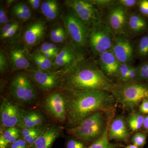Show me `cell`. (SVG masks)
<instances>
[{"label":"cell","mask_w":148,"mask_h":148,"mask_svg":"<svg viewBox=\"0 0 148 148\" xmlns=\"http://www.w3.org/2000/svg\"><path fill=\"white\" fill-rule=\"evenodd\" d=\"M27 145L24 139H18L12 144L10 148H27Z\"/></svg>","instance_id":"obj_43"},{"label":"cell","mask_w":148,"mask_h":148,"mask_svg":"<svg viewBox=\"0 0 148 148\" xmlns=\"http://www.w3.org/2000/svg\"><path fill=\"white\" fill-rule=\"evenodd\" d=\"M22 22L14 19L8 24L1 27L0 38L1 41L7 44L20 41L23 27Z\"/></svg>","instance_id":"obj_19"},{"label":"cell","mask_w":148,"mask_h":148,"mask_svg":"<svg viewBox=\"0 0 148 148\" xmlns=\"http://www.w3.org/2000/svg\"><path fill=\"white\" fill-rule=\"evenodd\" d=\"M145 117L142 114L138 112L130 114L127 119L130 129L132 132H136L140 129L143 126Z\"/></svg>","instance_id":"obj_29"},{"label":"cell","mask_w":148,"mask_h":148,"mask_svg":"<svg viewBox=\"0 0 148 148\" xmlns=\"http://www.w3.org/2000/svg\"><path fill=\"white\" fill-rule=\"evenodd\" d=\"M115 83L104 73L96 61L84 57L63 73L60 89L111 92Z\"/></svg>","instance_id":"obj_2"},{"label":"cell","mask_w":148,"mask_h":148,"mask_svg":"<svg viewBox=\"0 0 148 148\" xmlns=\"http://www.w3.org/2000/svg\"><path fill=\"white\" fill-rule=\"evenodd\" d=\"M40 9L42 13L48 21H56L61 15V5L58 1L56 0L43 1Z\"/></svg>","instance_id":"obj_23"},{"label":"cell","mask_w":148,"mask_h":148,"mask_svg":"<svg viewBox=\"0 0 148 148\" xmlns=\"http://www.w3.org/2000/svg\"><path fill=\"white\" fill-rule=\"evenodd\" d=\"M20 134V130L16 126L7 128L2 135L9 143L12 144L18 140Z\"/></svg>","instance_id":"obj_32"},{"label":"cell","mask_w":148,"mask_h":148,"mask_svg":"<svg viewBox=\"0 0 148 148\" xmlns=\"http://www.w3.org/2000/svg\"><path fill=\"white\" fill-rule=\"evenodd\" d=\"M61 17L70 41L85 55L88 49L87 38L90 28L70 10L62 14Z\"/></svg>","instance_id":"obj_7"},{"label":"cell","mask_w":148,"mask_h":148,"mask_svg":"<svg viewBox=\"0 0 148 148\" xmlns=\"http://www.w3.org/2000/svg\"><path fill=\"white\" fill-rule=\"evenodd\" d=\"M42 107L53 121L60 124L66 123L67 114L64 90L58 89L47 94L43 100Z\"/></svg>","instance_id":"obj_10"},{"label":"cell","mask_w":148,"mask_h":148,"mask_svg":"<svg viewBox=\"0 0 148 148\" xmlns=\"http://www.w3.org/2000/svg\"><path fill=\"white\" fill-rule=\"evenodd\" d=\"M147 138V136L145 133L139 132L135 133L132 136L131 140L133 145L139 148H142L146 144Z\"/></svg>","instance_id":"obj_34"},{"label":"cell","mask_w":148,"mask_h":148,"mask_svg":"<svg viewBox=\"0 0 148 148\" xmlns=\"http://www.w3.org/2000/svg\"><path fill=\"white\" fill-rule=\"evenodd\" d=\"M111 121L108 124L103 135L100 138H98V140L90 145L87 148H118L120 147V145L118 144L111 143L109 141L108 129Z\"/></svg>","instance_id":"obj_28"},{"label":"cell","mask_w":148,"mask_h":148,"mask_svg":"<svg viewBox=\"0 0 148 148\" xmlns=\"http://www.w3.org/2000/svg\"><path fill=\"white\" fill-rule=\"evenodd\" d=\"M128 127L127 121L123 117L119 116L112 120L109 126V141L128 142L130 138Z\"/></svg>","instance_id":"obj_18"},{"label":"cell","mask_w":148,"mask_h":148,"mask_svg":"<svg viewBox=\"0 0 148 148\" xmlns=\"http://www.w3.org/2000/svg\"><path fill=\"white\" fill-rule=\"evenodd\" d=\"M5 49L6 55L8 59L10 69L14 71H31L37 69L30 61L28 56L29 51L20 42L7 44Z\"/></svg>","instance_id":"obj_11"},{"label":"cell","mask_w":148,"mask_h":148,"mask_svg":"<svg viewBox=\"0 0 148 148\" xmlns=\"http://www.w3.org/2000/svg\"><path fill=\"white\" fill-rule=\"evenodd\" d=\"M137 81L143 82L148 80V60L137 66Z\"/></svg>","instance_id":"obj_33"},{"label":"cell","mask_w":148,"mask_h":148,"mask_svg":"<svg viewBox=\"0 0 148 148\" xmlns=\"http://www.w3.org/2000/svg\"><path fill=\"white\" fill-rule=\"evenodd\" d=\"M135 47L130 37L117 35L114 36L112 50L120 64H133Z\"/></svg>","instance_id":"obj_14"},{"label":"cell","mask_w":148,"mask_h":148,"mask_svg":"<svg viewBox=\"0 0 148 148\" xmlns=\"http://www.w3.org/2000/svg\"><path fill=\"white\" fill-rule=\"evenodd\" d=\"M27 72L42 93L48 94L61 88L63 76L62 72L45 71L38 69Z\"/></svg>","instance_id":"obj_12"},{"label":"cell","mask_w":148,"mask_h":148,"mask_svg":"<svg viewBox=\"0 0 148 148\" xmlns=\"http://www.w3.org/2000/svg\"><path fill=\"white\" fill-rule=\"evenodd\" d=\"M27 2L32 9L37 10L40 8L42 1L41 0H28Z\"/></svg>","instance_id":"obj_42"},{"label":"cell","mask_w":148,"mask_h":148,"mask_svg":"<svg viewBox=\"0 0 148 148\" xmlns=\"http://www.w3.org/2000/svg\"><path fill=\"white\" fill-rule=\"evenodd\" d=\"M106 11L103 20L114 36L123 35L130 37L128 29L130 10L119 4L116 0Z\"/></svg>","instance_id":"obj_9"},{"label":"cell","mask_w":148,"mask_h":148,"mask_svg":"<svg viewBox=\"0 0 148 148\" xmlns=\"http://www.w3.org/2000/svg\"><path fill=\"white\" fill-rule=\"evenodd\" d=\"M49 38L52 42L63 47L68 42V34L62 23L54 24L50 29L49 32Z\"/></svg>","instance_id":"obj_26"},{"label":"cell","mask_w":148,"mask_h":148,"mask_svg":"<svg viewBox=\"0 0 148 148\" xmlns=\"http://www.w3.org/2000/svg\"><path fill=\"white\" fill-rule=\"evenodd\" d=\"M111 93L116 104L127 110H134L148 98V85L138 81L116 82Z\"/></svg>","instance_id":"obj_4"},{"label":"cell","mask_w":148,"mask_h":148,"mask_svg":"<svg viewBox=\"0 0 148 148\" xmlns=\"http://www.w3.org/2000/svg\"><path fill=\"white\" fill-rule=\"evenodd\" d=\"M15 2H16V1H14V0H8V1H6V5L7 7H10L11 5H12Z\"/></svg>","instance_id":"obj_47"},{"label":"cell","mask_w":148,"mask_h":148,"mask_svg":"<svg viewBox=\"0 0 148 148\" xmlns=\"http://www.w3.org/2000/svg\"><path fill=\"white\" fill-rule=\"evenodd\" d=\"M45 127L43 126H36L29 128H24L22 129L21 133L22 136L24 137L29 135H34L39 132H42Z\"/></svg>","instance_id":"obj_38"},{"label":"cell","mask_w":148,"mask_h":148,"mask_svg":"<svg viewBox=\"0 0 148 148\" xmlns=\"http://www.w3.org/2000/svg\"><path fill=\"white\" fill-rule=\"evenodd\" d=\"M62 47L53 42H44L40 45L36 50L41 53L48 52L53 53L57 56L61 51Z\"/></svg>","instance_id":"obj_31"},{"label":"cell","mask_w":148,"mask_h":148,"mask_svg":"<svg viewBox=\"0 0 148 148\" xmlns=\"http://www.w3.org/2000/svg\"><path fill=\"white\" fill-rule=\"evenodd\" d=\"M28 56L30 61L37 69L45 71H54L53 63L45 57L42 53L36 50L33 52L29 51Z\"/></svg>","instance_id":"obj_25"},{"label":"cell","mask_w":148,"mask_h":148,"mask_svg":"<svg viewBox=\"0 0 148 148\" xmlns=\"http://www.w3.org/2000/svg\"><path fill=\"white\" fill-rule=\"evenodd\" d=\"M125 148H140L134 145H130L125 147Z\"/></svg>","instance_id":"obj_48"},{"label":"cell","mask_w":148,"mask_h":148,"mask_svg":"<svg viewBox=\"0 0 148 148\" xmlns=\"http://www.w3.org/2000/svg\"><path fill=\"white\" fill-rule=\"evenodd\" d=\"M14 19L21 22L29 21L33 16L32 8L26 2H16L10 7Z\"/></svg>","instance_id":"obj_22"},{"label":"cell","mask_w":148,"mask_h":148,"mask_svg":"<svg viewBox=\"0 0 148 148\" xmlns=\"http://www.w3.org/2000/svg\"><path fill=\"white\" fill-rule=\"evenodd\" d=\"M23 112L17 105L3 98L0 107L1 127H18L22 119Z\"/></svg>","instance_id":"obj_16"},{"label":"cell","mask_w":148,"mask_h":148,"mask_svg":"<svg viewBox=\"0 0 148 148\" xmlns=\"http://www.w3.org/2000/svg\"><path fill=\"white\" fill-rule=\"evenodd\" d=\"M114 36L110 29L103 20L90 28L87 46L93 57L112 50Z\"/></svg>","instance_id":"obj_6"},{"label":"cell","mask_w":148,"mask_h":148,"mask_svg":"<svg viewBox=\"0 0 148 148\" xmlns=\"http://www.w3.org/2000/svg\"><path fill=\"white\" fill-rule=\"evenodd\" d=\"M111 112H96L86 118L75 127L66 129L69 135L82 141L84 143L91 145L100 138L112 120Z\"/></svg>","instance_id":"obj_3"},{"label":"cell","mask_w":148,"mask_h":148,"mask_svg":"<svg viewBox=\"0 0 148 148\" xmlns=\"http://www.w3.org/2000/svg\"><path fill=\"white\" fill-rule=\"evenodd\" d=\"M37 87L28 73L19 72L13 76L9 86L11 97L16 103L32 104L37 98Z\"/></svg>","instance_id":"obj_5"},{"label":"cell","mask_w":148,"mask_h":148,"mask_svg":"<svg viewBox=\"0 0 148 148\" xmlns=\"http://www.w3.org/2000/svg\"><path fill=\"white\" fill-rule=\"evenodd\" d=\"M84 56L70 41H68L62 47L53 63L54 71L64 73L84 57Z\"/></svg>","instance_id":"obj_15"},{"label":"cell","mask_w":148,"mask_h":148,"mask_svg":"<svg viewBox=\"0 0 148 148\" xmlns=\"http://www.w3.org/2000/svg\"><path fill=\"white\" fill-rule=\"evenodd\" d=\"M139 12L146 18H148V1H140L138 4Z\"/></svg>","instance_id":"obj_41"},{"label":"cell","mask_w":148,"mask_h":148,"mask_svg":"<svg viewBox=\"0 0 148 148\" xmlns=\"http://www.w3.org/2000/svg\"><path fill=\"white\" fill-rule=\"evenodd\" d=\"M96 63L102 71L110 79H116L120 63L111 50L97 57Z\"/></svg>","instance_id":"obj_17"},{"label":"cell","mask_w":148,"mask_h":148,"mask_svg":"<svg viewBox=\"0 0 148 148\" xmlns=\"http://www.w3.org/2000/svg\"><path fill=\"white\" fill-rule=\"evenodd\" d=\"M40 113L38 111H23L22 119L18 126L23 128H27L29 124L37 117Z\"/></svg>","instance_id":"obj_30"},{"label":"cell","mask_w":148,"mask_h":148,"mask_svg":"<svg viewBox=\"0 0 148 148\" xmlns=\"http://www.w3.org/2000/svg\"><path fill=\"white\" fill-rule=\"evenodd\" d=\"M97 7L103 10L108 9L115 2V0H91Z\"/></svg>","instance_id":"obj_37"},{"label":"cell","mask_w":148,"mask_h":148,"mask_svg":"<svg viewBox=\"0 0 148 148\" xmlns=\"http://www.w3.org/2000/svg\"><path fill=\"white\" fill-rule=\"evenodd\" d=\"M47 32L46 22L42 18L33 20L23 27L20 42L31 51L45 38Z\"/></svg>","instance_id":"obj_13"},{"label":"cell","mask_w":148,"mask_h":148,"mask_svg":"<svg viewBox=\"0 0 148 148\" xmlns=\"http://www.w3.org/2000/svg\"></svg>","instance_id":"obj_50"},{"label":"cell","mask_w":148,"mask_h":148,"mask_svg":"<svg viewBox=\"0 0 148 148\" xmlns=\"http://www.w3.org/2000/svg\"><path fill=\"white\" fill-rule=\"evenodd\" d=\"M12 20L10 19L6 8L1 3L0 7V27H2L4 25L8 24Z\"/></svg>","instance_id":"obj_36"},{"label":"cell","mask_w":148,"mask_h":148,"mask_svg":"<svg viewBox=\"0 0 148 148\" xmlns=\"http://www.w3.org/2000/svg\"><path fill=\"white\" fill-rule=\"evenodd\" d=\"M140 111L141 113L148 114V101L147 99L144 100L141 103Z\"/></svg>","instance_id":"obj_44"},{"label":"cell","mask_w":148,"mask_h":148,"mask_svg":"<svg viewBox=\"0 0 148 148\" xmlns=\"http://www.w3.org/2000/svg\"><path fill=\"white\" fill-rule=\"evenodd\" d=\"M61 130L53 125L45 126L39 137L30 148H51L53 143L60 136Z\"/></svg>","instance_id":"obj_20"},{"label":"cell","mask_w":148,"mask_h":148,"mask_svg":"<svg viewBox=\"0 0 148 148\" xmlns=\"http://www.w3.org/2000/svg\"><path fill=\"white\" fill-rule=\"evenodd\" d=\"M65 5L88 28L103 20V10L91 0H67Z\"/></svg>","instance_id":"obj_8"},{"label":"cell","mask_w":148,"mask_h":148,"mask_svg":"<svg viewBox=\"0 0 148 148\" xmlns=\"http://www.w3.org/2000/svg\"><path fill=\"white\" fill-rule=\"evenodd\" d=\"M137 67L133 64H120L116 79L117 83L137 81Z\"/></svg>","instance_id":"obj_24"},{"label":"cell","mask_w":148,"mask_h":148,"mask_svg":"<svg viewBox=\"0 0 148 148\" xmlns=\"http://www.w3.org/2000/svg\"><path fill=\"white\" fill-rule=\"evenodd\" d=\"M143 126L145 129L148 130V115L145 117Z\"/></svg>","instance_id":"obj_46"},{"label":"cell","mask_w":148,"mask_h":148,"mask_svg":"<svg viewBox=\"0 0 148 148\" xmlns=\"http://www.w3.org/2000/svg\"><path fill=\"white\" fill-rule=\"evenodd\" d=\"M66 148H87L84 143L76 139H72L68 141Z\"/></svg>","instance_id":"obj_40"},{"label":"cell","mask_w":148,"mask_h":148,"mask_svg":"<svg viewBox=\"0 0 148 148\" xmlns=\"http://www.w3.org/2000/svg\"><path fill=\"white\" fill-rule=\"evenodd\" d=\"M128 29L130 38L145 34L148 29V21L139 12H130L128 19Z\"/></svg>","instance_id":"obj_21"},{"label":"cell","mask_w":148,"mask_h":148,"mask_svg":"<svg viewBox=\"0 0 148 148\" xmlns=\"http://www.w3.org/2000/svg\"><path fill=\"white\" fill-rule=\"evenodd\" d=\"M10 68L5 51L3 48L0 50V73L1 75L5 73Z\"/></svg>","instance_id":"obj_35"},{"label":"cell","mask_w":148,"mask_h":148,"mask_svg":"<svg viewBox=\"0 0 148 148\" xmlns=\"http://www.w3.org/2000/svg\"><path fill=\"white\" fill-rule=\"evenodd\" d=\"M117 2L130 10V9L138 6L140 1L138 0H117Z\"/></svg>","instance_id":"obj_39"},{"label":"cell","mask_w":148,"mask_h":148,"mask_svg":"<svg viewBox=\"0 0 148 148\" xmlns=\"http://www.w3.org/2000/svg\"><path fill=\"white\" fill-rule=\"evenodd\" d=\"M147 100L148 101V98H147Z\"/></svg>","instance_id":"obj_49"},{"label":"cell","mask_w":148,"mask_h":148,"mask_svg":"<svg viewBox=\"0 0 148 148\" xmlns=\"http://www.w3.org/2000/svg\"><path fill=\"white\" fill-rule=\"evenodd\" d=\"M135 47V57L140 60L148 58V34L143 35Z\"/></svg>","instance_id":"obj_27"},{"label":"cell","mask_w":148,"mask_h":148,"mask_svg":"<svg viewBox=\"0 0 148 148\" xmlns=\"http://www.w3.org/2000/svg\"><path fill=\"white\" fill-rule=\"evenodd\" d=\"M9 143L3 138V135H1L0 137V148H6Z\"/></svg>","instance_id":"obj_45"},{"label":"cell","mask_w":148,"mask_h":148,"mask_svg":"<svg viewBox=\"0 0 148 148\" xmlns=\"http://www.w3.org/2000/svg\"><path fill=\"white\" fill-rule=\"evenodd\" d=\"M64 91L66 100L67 128L77 126L96 112H111L115 108L116 103L113 96L108 91Z\"/></svg>","instance_id":"obj_1"}]
</instances>
